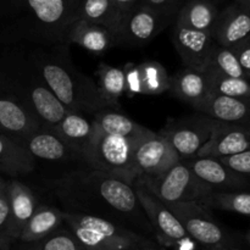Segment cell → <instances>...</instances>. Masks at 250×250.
Segmentation results:
<instances>
[{"mask_svg": "<svg viewBox=\"0 0 250 250\" xmlns=\"http://www.w3.org/2000/svg\"><path fill=\"white\" fill-rule=\"evenodd\" d=\"M63 224L84 250H166L151 237L98 217L63 211Z\"/></svg>", "mask_w": 250, "mask_h": 250, "instance_id": "277c9868", "label": "cell"}, {"mask_svg": "<svg viewBox=\"0 0 250 250\" xmlns=\"http://www.w3.org/2000/svg\"><path fill=\"white\" fill-rule=\"evenodd\" d=\"M43 129L38 119L16 98L0 94V133L11 137L20 144Z\"/></svg>", "mask_w": 250, "mask_h": 250, "instance_id": "2e32d148", "label": "cell"}, {"mask_svg": "<svg viewBox=\"0 0 250 250\" xmlns=\"http://www.w3.org/2000/svg\"><path fill=\"white\" fill-rule=\"evenodd\" d=\"M220 161L234 171L236 173L242 176L249 177L250 176V150L243 151V153L236 154L232 156H225V158H220Z\"/></svg>", "mask_w": 250, "mask_h": 250, "instance_id": "e575fe53", "label": "cell"}, {"mask_svg": "<svg viewBox=\"0 0 250 250\" xmlns=\"http://www.w3.org/2000/svg\"><path fill=\"white\" fill-rule=\"evenodd\" d=\"M62 225L63 210L55 207L39 205L33 216L29 219L24 229H22V233L17 242H21V243L36 242L53 233Z\"/></svg>", "mask_w": 250, "mask_h": 250, "instance_id": "4316f807", "label": "cell"}, {"mask_svg": "<svg viewBox=\"0 0 250 250\" xmlns=\"http://www.w3.org/2000/svg\"><path fill=\"white\" fill-rule=\"evenodd\" d=\"M195 247H197V243H195V242L187 234L185 238L178 241L177 243L173 246V248H175L173 250H195Z\"/></svg>", "mask_w": 250, "mask_h": 250, "instance_id": "f35d334b", "label": "cell"}, {"mask_svg": "<svg viewBox=\"0 0 250 250\" xmlns=\"http://www.w3.org/2000/svg\"><path fill=\"white\" fill-rule=\"evenodd\" d=\"M247 150H250V125L226 124L215 120L212 136L198 158L220 159Z\"/></svg>", "mask_w": 250, "mask_h": 250, "instance_id": "5bb4252c", "label": "cell"}, {"mask_svg": "<svg viewBox=\"0 0 250 250\" xmlns=\"http://www.w3.org/2000/svg\"><path fill=\"white\" fill-rule=\"evenodd\" d=\"M214 250H246V249H242L237 246H229V247H222V248H217Z\"/></svg>", "mask_w": 250, "mask_h": 250, "instance_id": "60d3db41", "label": "cell"}, {"mask_svg": "<svg viewBox=\"0 0 250 250\" xmlns=\"http://www.w3.org/2000/svg\"><path fill=\"white\" fill-rule=\"evenodd\" d=\"M34 159L45 161L78 160V156L62 139L56 136L55 132L48 129H39L22 142Z\"/></svg>", "mask_w": 250, "mask_h": 250, "instance_id": "7402d4cb", "label": "cell"}, {"mask_svg": "<svg viewBox=\"0 0 250 250\" xmlns=\"http://www.w3.org/2000/svg\"><path fill=\"white\" fill-rule=\"evenodd\" d=\"M181 161L167 141L159 133L138 142L133 150V168L137 177H156Z\"/></svg>", "mask_w": 250, "mask_h": 250, "instance_id": "8fae6325", "label": "cell"}, {"mask_svg": "<svg viewBox=\"0 0 250 250\" xmlns=\"http://www.w3.org/2000/svg\"><path fill=\"white\" fill-rule=\"evenodd\" d=\"M185 0H142V5L175 20Z\"/></svg>", "mask_w": 250, "mask_h": 250, "instance_id": "d590c367", "label": "cell"}, {"mask_svg": "<svg viewBox=\"0 0 250 250\" xmlns=\"http://www.w3.org/2000/svg\"><path fill=\"white\" fill-rule=\"evenodd\" d=\"M197 112L226 124L250 125V99L211 94L197 109Z\"/></svg>", "mask_w": 250, "mask_h": 250, "instance_id": "ffe728a7", "label": "cell"}, {"mask_svg": "<svg viewBox=\"0 0 250 250\" xmlns=\"http://www.w3.org/2000/svg\"><path fill=\"white\" fill-rule=\"evenodd\" d=\"M175 21L153 9L139 5L124 15L115 34V44L143 46L153 41L164 28Z\"/></svg>", "mask_w": 250, "mask_h": 250, "instance_id": "9c48e42d", "label": "cell"}, {"mask_svg": "<svg viewBox=\"0 0 250 250\" xmlns=\"http://www.w3.org/2000/svg\"><path fill=\"white\" fill-rule=\"evenodd\" d=\"M53 190L63 211L106 220L155 239L133 185L85 167L56 178Z\"/></svg>", "mask_w": 250, "mask_h": 250, "instance_id": "6da1fadb", "label": "cell"}, {"mask_svg": "<svg viewBox=\"0 0 250 250\" xmlns=\"http://www.w3.org/2000/svg\"><path fill=\"white\" fill-rule=\"evenodd\" d=\"M168 92L178 100L190 105L197 111L198 107L210 95L209 78L207 72L182 68L171 77Z\"/></svg>", "mask_w": 250, "mask_h": 250, "instance_id": "d6986e66", "label": "cell"}, {"mask_svg": "<svg viewBox=\"0 0 250 250\" xmlns=\"http://www.w3.org/2000/svg\"><path fill=\"white\" fill-rule=\"evenodd\" d=\"M6 186H7V181L5 180L1 175H0V192H1L2 189H5V188H6Z\"/></svg>", "mask_w": 250, "mask_h": 250, "instance_id": "b9f144b4", "label": "cell"}, {"mask_svg": "<svg viewBox=\"0 0 250 250\" xmlns=\"http://www.w3.org/2000/svg\"><path fill=\"white\" fill-rule=\"evenodd\" d=\"M205 72H214L226 77L241 78L249 81V76L244 72L237 59L236 54L231 48H224L215 43L211 54L208 61L207 71Z\"/></svg>", "mask_w": 250, "mask_h": 250, "instance_id": "4dcf8cb0", "label": "cell"}, {"mask_svg": "<svg viewBox=\"0 0 250 250\" xmlns=\"http://www.w3.org/2000/svg\"><path fill=\"white\" fill-rule=\"evenodd\" d=\"M124 14L111 0H80L78 19L89 23L105 27L116 34Z\"/></svg>", "mask_w": 250, "mask_h": 250, "instance_id": "f1b7e54d", "label": "cell"}, {"mask_svg": "<svg viewBox=\"0 0 250 250\" xmlns=\"http://www.w3.org/2000/svg\"><path fill=\"white\" fill-rule=\"evenodd\" d=\"M6 189L10 202L11 237L15 243H17L22 229L39 208V203L31 188L17 178L7 181Z\"/></svg>", "mask_w": 250, "mask_h": 250, "instance_id": "ac0fdd59", "label": "cell"}, {"mask_svg": "<svg viewBox=\"0 0 250 250\" xmlns=\"http://www.w3.org/2000/svg\"><path fill=\"white\" fill-rule=\"evenodd\" d=\"M15 242L10 227V202L7 189L0 192V250H11Z\"/></svg>", "mask_w": 250, "mask_h": 250, "instance_id": "836d02e7", "label": "cell"}, {"mask_svg": "<svg viewBox=\"0 0 250 250\" xmlns=\"http://www.w3.org/2000/svg\"><path fill=\"white\" fill-rule=\"evenodd\" d=\"M137 198H138L143 211L153 229L154 237L163 247H173L178 241L187 236L177 217L171 210L159 200L138 178L133 183Z\"/></svg>", "mask_w": 250, "mask_h": 250, "instance_id": "30bf717a", "label": "cell"}, {"mask_svg": "<svg viewBox=\"0 0 250 250\" xmlns=\"http://www.w3.org/2000/svg\"><path fill=\"white\" fill-rule=\"evenodd\" d=\"M36 165L37 160L22 144L0 133V175L21 177L33 172Z\"/></svg>", "mask_w": 250, "mask_h": 250, "instance_id": "cb8c5ba5", "label": "cell"}, {"mask_svg": "<svg viewBox=\"0 0 250 250\" xmlns=\"http://www.w3.org/2000/svg\"><path fill=\"white\" fill-rule=\"evenodd\" d=\"M67 43L77 44L94 54H103L116 45L112 32L105 27L89 23L80 19L71 26Z\"/></svg>", "mask_w": 250, "mask_h": 250, "instance_id": "d4e9b609", "label": "cell"}, {"mask_svg": "<svg viewBox=\"0 0 250 250\" xmlns=\"http://www.w3.org/2000/svg\"><path fill=\"white\" fill-rule=\"evenodd\" d=\"M211 94L225 95L231 98L250 99V83L241 78L226 77L214 72H207Z\"/></svg>", "mask_w": 250, "mask_h": 250, "instance_id": "d6a6232c", "label": "cell"}, {"mask_svg": "<svg viewBox=\"0 0 250 250\" xmlns=\"http://www.w3.org/2000/svg\"><path fill=\"white\" fill-rule=\"evenodd\" d=\"M185 1H189V0H185ZM185 1H183V2H185Z\"/></svg>", "mask_w": 250, "mask_h": 250, "instance_id": "ee69618b", "label": "cell"}, {"mask_svg": "<svg viewBox=\"0 0 250 250\" xmlns=\"http://www.w3.org/2000/svg\"><path fill=\"white\" fill-rule=\"evenodd\" d=\"M234 2L250 11V0H234Z\"/></svg>", "mask_w": 250, "mask_h": 250, "instance_id": "ab89813d", "label": "cell"}, {"mask_svg": "<svg viewBox=\"0 0 250 250\" xmlns=\"http://www.w3.org/2000/svg\"><path fill=\"white\" fill-rule=\"evenodd\" d=\"M166 207L177 217L195 243L210 250L236 246L231 234L220 226L209 208L195 203H178Z\"/></svg>", "mask_w": 250, "mask_h": 250, "instance_id": "52a82bcc", "label": "cell"}, {"mask_svg": "<svg viewBox=\"0 0 250 250\" xmlns=\"http://www.w3.org/2000/svg\"><path fill=\"white\" fill-rule=\"evenodd\" d=\"M165 205L195 203L204 205L215 192L193 173L185 160H181L165 173L156 177H137Z\"/></svg>", "mask_w": 250, "mask_h": 250, "instance_id": "8992f818", "label": "cell"}, {"mask_svg": "<svg viewBox=\"0 0 250 250\" xmlns=\"http://www.w3.org/2000/svg\"><path fill=\"white\" fill-rule=\"evenodd\" d=\"M111 1L124 15L142 5V0H111Z\"/></svg>", "mask_w": 250, "mask_h": 250, "instance_id": "74e56055", "label": "cell"}, {"mask_svg": "<svg viewBox=\"0 0 250 250\" xmlns=\"http://www.w3.org/2000/svg\"><path fill=\"white\" fill-rule=\"evenodd\" d=\"M214 127L215 120L197 112L182 119H170L159 134L170 143L181 160H192L209 142Z\"/></svg>", "mask_w": 250, "mask_h": 250, "instance_id": "ba28073f", "label": "cell"}, {"mask_svg": "<svg viewBox=\"0 0 250 250\" xmlns=\"http://www.w3.org/2000/svg\"><path fill=\"white\" fill-rule=\"evenodd\" d=\"M54 132L77 154L80 160L82 153L97 133V128L85 115L68 111Z\"/></svg>", "mask_w": 250, "mask_h": 250, "instance_id": "603a6c76", "label": "cell"}, {"mask_svg": "<svg viewBox=\"0 0 250 250\" xmlns=\"http://www.w3.org/2000/svg\"><path fill=\"white\" fill-rule=\"evenodd\" d=\"M204 207L209 209H220L225 211L236 212L250 217V192L236 190V192H214Z\"/></svg>", "mask_w": 250, "mask_h": 250, "instance_id": "1f68e13d", "label": "cell"}, {"mask_svg": "<svg viewBox=\"0 0 250 250\" xmlns=\"http://www.w3.org/2000/svg\"><path fill=\"white\" fill-rule=\"evenodd\" d=\"M185 161L192 168L193 173L215 192H236L250 187L249 177L236 173L219 159L195 158Z\"/></svg>", "mask_w": 250, "mask_h": 250, "instance_id": "9a60e30c", "label": "cell"}, {"mask_svg": "<svg viewBox=\"0 0 250 250\" xmlns=\"http://www.w3.org/2000/svg\"><path fill=\"white\" fill-rule=\"evenodd\" d=\"M14 246V250H84L65 224L44 238L31 243L17 242Z\"/></svg>", "mask_w": 250, "mask_h": 250, "instance_id": "f546056e", "label": "cell"}, {"mask_svg": "<svg viewBox=\"0 0 250 250\" xmlns=\"http://www.w3.org/2000/svg\"><path fill=\"white\" fill-rule=\"evenodd\" d=\"M246 241H247V244L250 247V229H248V232H247L246 234Z\"/></svg>", "mask_w": 250, "mask_h": 250, "instance_id": "7bdbcfd3", "label": "cell"}, {"mask_svg": "<svg viewBox=\"0 0 250 250\" xmlns=\"http://www.w3.org/2000/svg\"><path fill=\"white\" fill-rule=\"evenodd\" d=\"M126 93L133 95H159L170 89V80L166 68L158 61L127 63L124 67Z\"/></svg>", "mask_w": 250, "mask_h": 250, "instance_id": "4fadbf2b", "label": "cell"}, {"mask_svg": "<svg viewBox=\"0 0 250 250\" xmlns=\"http://www.w3.org/2000/svg\"><path fill=\"white\" fill-rule=\"evenodd\" d=\"M171 37L185 67L205 72L209 56L215 45L212 34L195 31L173 22Z\"/></svg>", "mask_w": 250, "mask_h": 250, "instance_id": "7c38bea8", "label": "cell"}, {"mask_svg": "<svg viewBox=\"0 0 250 250\" xmlns=\"http://www.w3.org/2000/svg\"><path fill=\"white\" fill-rule=\"evenodd\" d=\"M80 0H0V43H67Z\"/></svg>", "mask_w": 250, "mask_h": 250, "instance_id": "7a4b0ae2", "label": "cell"}, {"mask_svg": "<svg viewBox=\"0 0 250 250\" xmlns=\"http://www.w3.org/2000/svg\"><path fill=\"white\" fill-rule=\"evenodd\" d=\"M92 121L98 131L110 136L122 137L132 142L143 141L155 134L149 128L115 110H102L93 115Z\"/></svg>", "mask_w": 250, "mask_h": 250, "instance_id": "44dd1931", "label": "cell"}, {"mask_svg": "<svg viewBox=\"0 0 250 250\" xmlns=\"http://www.w3.org/2000/svg\"><path fill=\"white\" fill-rule=\"evenodd\" d=\"M250 37V11L238 4L229 5L220 11L212 38L224 48H233Z\"/></svg>", "mask_w": 250, "mask_h": 250, "instance_id": "e0dca14e", "label": "cell"}, {"mask_svg": "<svg viewBox=\"0 0 250 250\" xmlns=\"http://www.w3.org/2000/svg\"><path fill=\"white\" fill-rule=\"evenodd\" d=\"M98 93L106 109H120V98L126 93L125 70L100 62L97 70Z\"/></svg>", "mask_w": 250, "mask_h": 250, "instance_id": "83f0119b", "label": "cell"}, {"mask_svg": "<svg viewBox=\"0 0 250 250\" xmlns=\"http://www.w3.org/2000/svg\"><path fill=\"white\" fill-rule=\"evenodd\" d=\"M219 14L214 0H189L183 2L173 22L212 34Z\"/></svg>", "mask_w": 250, "mask_h": 250, "instance_id": "484cf974", "label": "cell"}, {"mask_svg": "<svg viewBox=\"0 0 250 250\" xmlns=\"http://www.w3.org/2000/svg\"><path fill=\"white\" fill-rule=\"evenodd\" d=\"M21 45L44 84L68 111L93 116L106 109L100 99L95 81L73 66L68 51L70 44Z\"/></svg>", "mask_w": 250, "mask_h": 250, "instance_id": "3957f363", "label": "cell"}, {"mask_svg": "<svg viewBox=\"0 0 250 250\" xmlns=\"http://www.w3.org/2000/svg\"><path fill=\"white\" fill-rule=\"evenodd\" d=\"M141 142V141H139ZM138 142L98 131L80 160L90 170L115 176L133 185L137 175L133 168V150Z\"/></svg>", "mask_w": 250, "mask_h": 250, "instance_id": "5b68a950", "label": "cell"}, {"mask_svg": "<svg viewBox=\"0 0 250 250\" xmlns=\"http://www.w3.org/2000/svg\"><path fill=\"white\" fill-rule=\"evenodd\" d=\"M231 49L236 54L244 72L250 77V37L242 41L241 43H238Z\"/></svg>", "mask_w": 250, "mask_h": 250, "instance_id": "8d00e7d4", "label": "cell"}]
</instances>
